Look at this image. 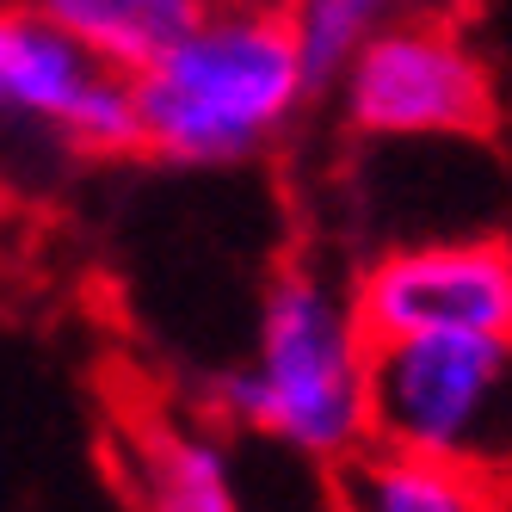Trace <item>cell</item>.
Returning <instances> with one entry per match:
<instances>
[{
  "label": "cell",
  "instance_id": "5b68a950",
  "mask_svg": "<svg viewBox=\"0 0 512 512\" xmlns=\"http://www.w3.org/2000/svg\"><path fill=\"white\" fill-rule=\"evenodd\" d=\"M0 118L50 130L87 155H142L130 75L93 62L31 0L0 7Z\"/></svg>",
  "mask_w": 512,
  "mask_h": 512
},
{
  "label": "cell",
  "instance_id": "9c48e42d",
  "mask_svg": "<svg viewBox=\"0 0 512 512\" xmlns=\"http://www.w3.org/2000/svg\"><path fill=\"white\" fill-rule=\"evenodd\" d=\"M50 25H62L93 62L136 75L186 31L210 0H31Z\"/></svg>",
  "mask_w": 512,
  "mask_h": 512
},
{
  "label": "cell",
  "instance_id": "3957f363",
  "mask_svg": "<svg viewBox=\"0 0 512 512\" xmlns=\"http://www.w3.org/2000/svg\"><path fill=\"white\" fill-rule=\"evenodd\" d=\"M364 420L377 445L512 482V334L371 340Z\"/></svg>",
  "mask_w": 512,
  "mask_h": 512
},
{
  "label": "cell",
  "instance_id": "52a82bcc",
  "mask_svg": "<svg viewBox=\"0 0 512 512\" xmlns=\"http://www.w3.org/2000/svg\"><path fill=\"white\" fill-rule=\"evenodd\" d=\"M334 506L340 512H506V482L445 457L364 438L352 457L334 463Z\"/></svg>",
  "mask_w": 512,
  "mask_h": 512
},
{
  "label": "cell",
  "instance_id": "8992f818",
  "mask_svg": "<svg viewBox=\"0 0 512 512\" xmlns=\"http://www.w3.org/2000/svg\"><path fill=\"white\" fill-rule=\"evenodd\" d=\"M371 340L395 334H512V247L506 241H414L389 247L352 284Z\"/></svg>",
  "mask_w": 512,
  "mask_h": 512
},
{
  "label": "cell",
  "instance_id": "277c9868",
  "mask_svg": "<svg viewBox=\"0 0 512 512\" xmlns=\"http://www.w3.org/2000/svg\"><path fill=\"white\" fill-rule=\"evenodd\" d=\"M334 93H340L346 124L377 142L475 136L494 124L488 68L463 44V31L451 19L401 13L340 68Z\"/></svg>",
  "mask_w": 512,
  "mask_h": 512
},
{
  "label": "cell",
  "instance_id": "6da1fadb",
  "mask_svg": "<svg viewBox=\"0 0 512 512\" xmlns=\"http://www.w3.org/2000/svg\"><path fill=\"white\" fill-rule=\"evenodd\" d=\"M142 155L167 167H241L266 155L309 105V75L284 7H204L179 38L130 75Z\"/></svg>",
  "mask_w": 512,
  "mask_h": 512
},
{
  "label": "cell",
  "instance_id": "8fae6325",
  "mask_svg": "<svg viewBox=\"0 0 512 512\" xmlns=\"http://www.w3.org/2000/svg\"><path fill=\"white\" fill-rule=\"evenodd\" d=\"M475 0H432V13H469Z\"/></svg>",
  "mask_w": 512,
  "mask_h": 512
},
{
  "label": "cell",
  "instance_id": "ba28073f",
  "mask_svg": "<svg viewBox=\"0 0 512 512\" xmlns=\"http://www.w3.org/2000/svg\"><path fill=\"white\" fill-rule=\"evenodd\" d=\"M130 494L136 512H241L235 463L223 438L192 420H142L130 432Z\"/></svg>",
  "mask_w": 512,
  "mask_h": 512
},
{
  "label": "cell",
  "instance_id": "30bf717a",
  "mask_svg": "<svg viewBox=\"0 0 512 512\" xmlns=\"http://www.w3.org/2000/svg\"><path fill=\"white\" fill-rule=\"evenodd\" d=\"M408 13V0H290L284 25H290V44H297V62L309 87H334L340 68L377 38L383 25H395Z\"/></svg>",
  "mask_w": 512,
  "mask_h": 512
},
{
  "label": "cell",
  "instance_id": "7a4b0ae2",
  "mask_svg": "<svg viewBox=\"0 0 512 512\" xmlns=\"http://www.w3.org/2000/svg\"><path fill=\"white\" fill-rule=\"evenodd\" d=\"M364 364L371 334L352 309V290L315 266H284L253 315V358L216 377V414L334 469L371 438Z\"/></svg>",
  "mask_w": 512,
  "mask_h": 512
}]
</instances>
